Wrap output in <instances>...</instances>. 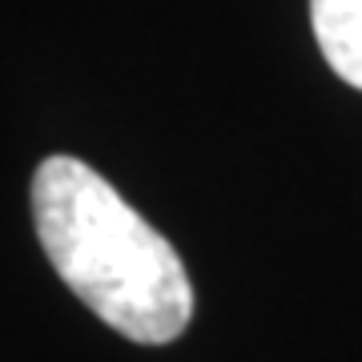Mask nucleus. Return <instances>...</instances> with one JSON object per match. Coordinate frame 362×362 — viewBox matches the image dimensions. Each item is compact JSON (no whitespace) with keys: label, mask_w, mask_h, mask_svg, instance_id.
<instances>
[{"label":"nucleus","mask_w":362,"mask_h":362,"mask_svg":"<svg viewBox=\"0 0 362 362\" xmlns=\"http://www.w3.org/2000/svg\"><path fill=\"white\" fill-rule=\"evenodd\" d=\"M33 221L52 270L117 334L161 346L194 318L177 250L77 157L57 153L33 177Z\"/></svg>","instance_id":"nucleus-1"},{"label":"nucleus","mask_w":362,"mask_h":362,"mask_svg":"<svg viewBox=\"0 0 362 362\" xmlns=\"http://www.w3.org/2000/svg\"><path fill=\"white\" fill-rule=\"evenodd\" d=\"M310 25L326 65L362 89V0H310Z\"/></svg>","instance_id":"nucleus-2"}]
</instances>
